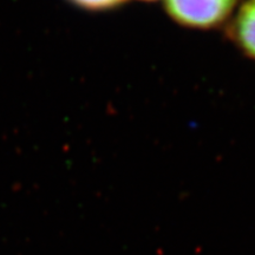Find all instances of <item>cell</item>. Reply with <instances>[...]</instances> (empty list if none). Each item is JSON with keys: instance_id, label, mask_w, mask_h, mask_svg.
<instances>
[{"instance_id": "cell-1", "label": "cell", "mask_w": 255, "mask_h": 255, "mask_svg": "<svg viewBox=\"0 0 255 255\" xmlns=\"http://www.w3.org/2000/svg\"><path fill=\"white\" fill-rule=\"evenodd\" d=\"M235 0H165L169 15L190 28L218 26L231 14Z\"/></svg>"}, {"instance_id": "cell-2", "label": "cell", "mask_w": 255, "mask_h": 255, "mask_svg": "<svg viewBox=\"0 0 255 255\" xmlns=\"http://www.w3.org/2000/svg\"><path fill=\"white\" fill-rule=\"evenodd\" d=\"M231 37L250 58L255 59V0H246L231 26Z\"/></svg>"}, {"instance_id": "cell-3", "label": "cell", "mask_w": 255, "mask_h": 255, "mask_svg": "<svg viewBox=\"0 0 255 255\" xmlns=\"http://www.w3.org/2000/svg\"><path fill=\"white\" fill-rule=\"evenodd\" d=\"M70 4L76 7L87 11H104L116 7L122 4L124 0H68Z\"/></svg>"}]
</instances>
